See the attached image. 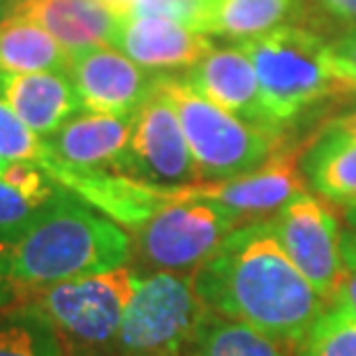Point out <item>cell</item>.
<instances>
[{"label":"cell","mask_w":356,"mask_h":356,"mask_svg":"<svg viewBox=\"0 0 356 356\" xmlns=\"http://www.w3.org/2000/svg\"><path fill=\"white\" fill-rule=\"evenodd\" d=\"M329 125L338 127V130H343L347 134H352V137H356V109L352 113H347V116H340L336 120H331Z\"/></svg>","instance_id":"cell-29"},{"label":"cell","mask_w":356,"mask_h":356,"mask_svg":"<svg viewBox=\"0 0 356 356\" xmlns=\"http://www.w3.org/2000/svg\"><path fill=\"white\" fill-rule=\"evenodd\" d=\"M343 254L345 257L356 259V232H345L343 234Z\"/></svg>","instance_id":"cell-31"},{"label":"cell","mask_w":356,"mask_h":356,"mask_svg":"<svg viewBox=\"0 0 356 356\" xmlns=\"http://www.w3.org/2000/svg\"><path fill=\"white\" fill-rule=\"evenodd\" d=\"M298 356H356V315L336 298L298 345Z\"/></svg>","instance_id":"cell-22"},{"label":"cell","mask_w":356,"mask_h":356,"mask_svg":"<svg viewBox=\"0 0 356 356\" xmlns=\"http://www.w3.org/2000/svg\"><path fill=\"white\" fill-rule=\"evenodd\" d=\"M132 14H137V17H162L199 33L204 0H134L130 17Z\"/></svg>","instance_id":"cell-24"},{"label":"cell","mask_w":356,"mask_h":356,"mask_svg":"<svg viewBox=\"0 0 356 356\" xmlns=\"http://www.w3.org/2000/svg\"><path fill=\"white\" fill-rule=\"evenodd\" d=\"M301 14V0H204L199 33L241 44L287 26Z\"/></svg>","instance_id":"cell-16"},{"label":"cell","mask_w":356,"mask_h":356,"mask_svg":"<svg viewBox=\"0 0 356 356\" xmlns=\"http://www.w3.org/2000/svg\"><path fill=\"white\" fill-rule=\"evenodd\" d=\"M0 178L10 181L14 185H21V188H31V190H44L56 185L51 178L44 172H40L38 167L24 165V162H10L5 158H0Z\"/></svg>","instance_id":"cell-26"},{"label":"cell","mask_w":356,"mask_h":356,"mask_svg":"<svg viewBox=\"0 0 356 356\" xmlns=\"http://www.w3.org/2000/svg\"><path fill=\"white\" fill-rule=\"evenodd\" d=\"M70 54L33 21L7 17L0 21V72H67Z\"/></svg>","instance_id":"cell-18"},{"label":"cell","mask_w":356,"mask_h":356,"mask_svg":"<svg viewBox=\"0 0 356 356\" xmlns=\"http://www.w3.org/2000/svg\"><path fill=\"white\" fill-rule=\"evenodd\" d=\"M123 174L165 190L202 183L174 104L158 88L134 113Z\"/></svg>","instance_id":"cell-8"},{"label":"cell","mask_w":356,"mask_h":356,"mask_svg":"<svg viewBox=\"0 0 356 356\" xmlns=\"http://www.w3.org/2000/svg\"><path fill=\"white\" fill-rule=\"evenodd\" d=\"M305 183L326 202L356 204V137L326 125L301 158Z\"/></svg>","instance_id":"cell-17"},{"label":"cell","mask_w":356,"mask_h":356,"mask_svg":"<svg viewBox=\"0 0 356 356\" xmlns=\"http://www.w3.org/2000/svg\"><path fill=\"white\" fill-rule=\"evenodd\" d=\"M192 284L213 315L250 324L284 345H301L326 310L268 220L236 227L195 270Z\"/></svg>","instance_id":"cell-1"},{"label":"cell","mask_w":356,"mask_h":356,"mask_svg":"<svg viewBox=\"0 0 356 356\" xmlns=\"http://www.w3.org/2000/svg\"><path fill=\"white\" fill-rule=\"evenodd\" d=\"M241 227V216L206 199H172L137 229L139 252L158 270L199 268Z\"/></svg>","instance_id":"cell-6"},{"label":"cell","mask_w":356,"mask_h":356,"mask_svg":"<svg viewBox=\"0 0 356 356\" xmlns=\"http://www.w3.org/2000/svg\"><path fill=\"white\" fill-rule=\"evenodd\" d=\"M158 90L181 120L202 181H225L259 169L280 151V132L250 125L195 90L185 76L162 74Z\"/></svg>","instance_id":"cell-3"},{"label":"cell","mask_w":356,"mask_h":356,"mask_svg":"<svg viewBox=\"0 0 356 356\" xmlns=\"http://www.w3.org/2000/svg\"><path fill=\"white\" fill-rule=\"evenodd\" d=\"M0 158L10 162L38 167L60 188H70L74 178V165H70L54 153L49 141L35 134L3 99H0Z\"/></svg>","instance_id":"cell-19"},{"label":"cell","mask_w":356,"mask_h":356,"mask_svg":"<svg viewBox=\"0 0 356 356\" xmlns=\"http://www.w3.org/2000/svg\"><path fill=\"white\" fill-rule=\"evenodd\" d=\"M70 81L83 111L132 116L148 102L160 83L158 72L137 65L113 47L88 49L70 56Z\"/></svg>","instance_id":"cell-9"},{"label":"cell","mask_w":356,"mask_h":356,"mask_svg":"<svg viewBox=\"0 0 356 356\" xmlns=\"http://www.w3.org/2000/svg\"><path fill=\"white\" fill-rule=\"evenodd\" d=\"M326 17L356 28V0H312Z\"/></svg>","instance_id":"cell-27"},{"label":"cell","mask_w":356,"mask_h":356,"mask_svg":"<svg viewBox=\"0 0 356 356\" xmlns=\"http://www.w3.org/2000/svg\"><path fill=\"white\" fill-rule=\"evenodd\" d=\"M14 3H17V0H14Z\"/></svg>","instance_id":"cell-33"},{"label":"cell","mask_w":356,"mask_h":356,"mask_svg":"<svg viewBox=\"0 0 356 356\" xmlns=\"http://www.w3.org/2000/svg\"><path fill=\"white\" fill-rule=\"evenodd\" d=\"M195 356H289L284 343L236 319H213L199 338Z\"/></svg>","instance_id":"cell-21"},{"label":"cell","mask_w":356,"mask_h":356,"mask_svg":"<svg viewBox=\"0 0 356 356\" xmlns=\"http://www.w3.org/2000/svg\"><path fill=\"white\" fill-rule=\"evenodd\" d=\"M345 220H347V222H350V227L356 232V204L345 206Z\"/></svg>","instance_id":"cell-32"},{"label":"cell","mask_w":356,"mask_h":356,"mask_svg":"<svg viewBox=\"0 0 356 356\" xmlns=\"http://www.w3.org/2000/svg\"><path fill=\"white\" fill-rule=\"evenodd\" d=\"M345 264H347V270H345V280L340 284V291L338 296L347 308H350L354 315H356V259L354 257H345ZM333 298V301H336Z\"/></svg>","instance_id":"cell-28"},{"label":"cell","mask_w":356,"mask_h":356,"mask_svg":"<svg viewBox=\"0 0 356 356\" xmlns=\"http://www.w3.org/2000/svg\"><path fill=\"white\" fill-rule=\"evenodd\" d=\"M60 190V185H51V188L44 190H31L0 178V234L19 229L21 225H26Z\"/></svg>","instance_id":"cell-23"},{"label":"cell","mask_w":356,"mask_h":356,"mask_svg":"<svg viewBox=\"0 0 356 356\" xmlns=\"http://www.w3.org/2000/svg\"><path fill=\"white\" fill-rule=\"evenodd\" d=\"M0 99L44 139L83 111L81 99L65 72H0Z\"/></svg>","instance_id":"cell-15"},{"label":"cell","mask_w":356,"mask_h":356,"mask_svg":"<svg viewBox=\"0 0 356 356\" xmlns=\"http://www.w3.org/2000/svg\"><path fill=\"white\" fill-rule=\"evenodd\" d=\"M0 356H65L51 322L31 305L0 319Z\"/></svg>","instance_id":"cell-20"},{"label":"cell","mask_w":356,"mask_h":356,"mask_svg":"<svg viewBox=\"0 0 356 356\" xmlns=\"http://www.w3.org/2000/svg\"><path fill=\"white\" fill-rule=\"evenodd\" d=\"M185 81L204 97H209L213 104L222 106L225 111L234 113L245 123L277 132L270 125L264 102H261L259 81L252 63L238 44L213 49L204 60H199L195 67L185 72Z\"/></svg>","instance_id":"cell-12"},{"label":"cell","mask_w":356,"mask_h":356,"mask_svg":"<svg viewBox=\"0 0 356 356\" xmlns=\"http://www.w3.org/2000/svg\"><path fill=\"white\" fill-rule=\"evenodd\" d=\"M99 3L111 7V10H116L118 14H123V17H130L134 0H99Z\"/></svg>","instance_id":"cell-30"},{"label":"cell","mask_w":356,"mask_h":356,"mask_svg":"<svg viewBox=\"0 0 356 356\" xmlns=\"http://www.w3.org/2000/svg\"><path fill=\"white\" fill-rule=\"evenodd\" d=\"M116 47L137 65L158 74H169L174 70L195 67L216 49V42L176 21L132 14L123 21Z\"/></svg>","instance_id":"cell-13"},{"label":"cell","mask_w":356,"mask_h":356,"mask_svg":"<svg viewBox=\"0 0 356 356\" xmlns=\"http://www.w3.org/2000/svg\"><path fill=\"white\" fill-rule=\"evenodd\" d=\"M331 74L345 90H356V28H350L326 47Z\"/></svg>","instance_id":"cell-25"},{"label":"cell","mask_w":356,"mask_h":356,"mask_svg":"<svg viewBox=\"0 0 356 356\" xmlns=\"http://www.w3.org/2000/svg\"><path fill=\"white\" fill-rule=\"evenodd\" d=\"M268 222L305 280L326 303H331L338 296L347 270L343 234L333 211L310 192H301Z\"/></svg>","instance_id":"cell-7"},{"label":"cell","mask_w":356,"mask_h":356,"mask_svg":"<svg viewBox=\"0 0 356 356\" xmlns=\"http://www.w3.org/2000/svg\"><path fill=\"white\" fill-rule=\"evenodd\" d=\"M134 127L132 116L113 113H79L58 132L47 137L56 155L81 169L123 174Z\"/></svg>","instance_id":"cell-14"},{"label":"cell","mask_w":356,"mask_h":356,"mask_svg":"<svg viewBox=\"0 0 356 356\" xmlns=\"http://www.w3.org/2000/svg\"><path fill=\"white\" fill-rule=\"evenodd\" d=\"M238 47L252 63L261 102L277 132L329 92L343 88L326 60L329 42L312 28L287 24Z\"/></svg>","instance_id":"cell-2"},{"label":"cell","mask_w":356,"mask_h":356,"mask_svg":"<svg viewBox=\"0 0 356 356\" xmlns=\"http://www.w3.org/2000/svg\"><path fill=\"white\" fill-rule=\"evenodd\" d=\"M141 282L132 266H118L40 289L31 308L42 312L70 350H97L116 343L125 310Z\"/></svg>","instance_id":"cell-5"},{"label":"cell","mask_w":356,"mask_h":356,"mask_svg":"<svg viewBox=\"0 0 356 356\" xmlns=\"http://www.w3.org/2000/svg\"><path fill=\"white\" fill-rule=\"evenodd\" d=\"M12 17L38 24L70 56L88 49H116L127 17L99 0H17Z\"/></svg>","instance_id":"cell-11"},{"label":"cell","mask_w":356,"mask_h":356,"mask_svg":"<svg viewBox=\"0 0 356 356\" xmlns=\"http://www.w3.org/2000/svg\"><path fill=\"white\" fill-rule=\"evenodd\" d=\"M213 312L192 277L158 273L141 277L116 336L120 356H195Z\"/></svg>","instance_id":"cell-4"},{"label":"cell","mask_w":356,"mask_h":356,"mask_svg":"<svg viewBox=\"0 0 356 356\" xmlns=\"http://www.w3.org/2000/svg\"><path fill=\"white\" fill-rule=\"evenodd\" d=\"M298 151L280 148L273 158L264 162L250 174L225 178V181H202L185 188L165 190V197L172 199H206L222 204L227 209L243 216H264L280 211L284 204L305 192V176L298 162Z\"/></svg>","instance_id":"cell-10"}]
</instances>
